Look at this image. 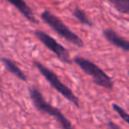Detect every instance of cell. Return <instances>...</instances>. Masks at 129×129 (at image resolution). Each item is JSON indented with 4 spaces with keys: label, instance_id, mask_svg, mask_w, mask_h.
<instances>
[{
    "label": "cell",
    "instance_id": "1",
    "mask_svg": "<svg viewBox=\"0 0 129 129\" xmlns=\"http://www.w3.org/2000/svg\"><path fill=\"white\" fill-rule=\"evenodd\" d=\"M28 94L35 108L44 114H48L53 117L57 120L58 125H60L61 129H76L72 125L70 120L63 114V112L58 108L54 107L53 105H51L50 103L45 100L43 94L40 92V90L37 88L32 86V85L29 86Z\"/></svg>",
    "mask_w": 129,
    "mask_h": 129
},
{
    "label": "cell",
    "instance_id": "2",
    "mask_svg": "<svg viewBox=\"0 0 129 129\" xmlns=\"http://www.w3.org/2000/svg\"><path fill=\"white\" fill-rule=\"evenodd\" d=\"M33 66L36 67V70L43 76V78L48 81L49 84L56 91L58 92L61 95H63L64 98L68 100L70 103H72L73 104H74L76 107H80V100L77 97V95L73 92V90L69 87H67V85L64 84L61 81L59 77L53 71L50 70L47 67H45L44 64H42L41 62L36 60L33 61Z\"/></svg>",
    "mask_w": 129,
    "mask_h": 129
},
{
    "label": "cell",
    "instance_id": "3",
    "mask_svg": "<svg viewBox=\"0 0 129 129\" xmlns=\"http://www.w3.org/2000/svg\"><path fill=\"white\" fill-rule=\"evenodd\" d=\"M73 61L87 75L92 78L94 83L96 84L97 86L107 88V89L113 88L114 83H113L112 79L93 61L81 57V56H75L73 58Z\"/></svg>",
    "mask_w": 129,
    "mask_h": 129
},
{
    "label": "cell",
    "instance_id": "4",
    "mask_svg": "<svg viewBox=\"0 0 129 129\" xmlns=\"http://www.w3.org/2000/svg\"><path fill=\"white\" fill-rule=\"evenodd\" d=\"M41 19L44 23H46L52 30H54L57 35L66 39L67 42H69L72 44L75 45L77 47L84 46V42L80 37L79 36L73 32L68 27H67L64 22L61 20L57 16L50 12L49 10H44L41 13Z\"/></svg>",
    "mask_w": 129,
    "mask_h": 129
},
{
    "label": "cell",
    "instance_id": "5",
    "mask_svg": "<svg viewBox=\"0 0 129 129\" xmlns=\"http://www.w3.org/2000/svg\"><path fill=\"white\" fill-rule=\"evenodd\" d=\"M35 36L47 49L53 52L59 60L66 64H72L73 60L71 59L69 51L62 44L56 41L52 36L39 29L35 31Z\"/></svg>",
    "mask_w": 129,
    "mask_h": 129
},
{
    "label": "cell",
    "instance_id": "6",
    "mask_svg": "<svg viewBox=\"0 0 129 129\" xmlns=\"http://www.w3.org/2000/svg\"><path fill=\"white\" fill-rule=\"evenodd\" d=\"M103 35H104L106 41H108L112 45L121 49L124 51H128L129 50V42L126 39H125L123 36H119L112 28H110V27L105 28L103 31Z\"/></svg>",
    "mask_w": 129,
    "mask_h": 129
},
{
    "label": "cell",
    "instance_id": "7",
    "mask_svg": "<svg viewBox=\"0 0 129 129\" xmlns=\"http://www.w3.org/2000/svg\"><path fill=\"white\" fill-rule=\"evenodd\" d=\"M6 1L13 6H14L29 22H31V23H36L37 22L31 7L28 6V5L24 0H6Z\"/></svg>",
    "mask_w": 129,
    "mask_h": 129
},
{
    "label": "cell",
    "instance_id": "8",
    "mask_svg": "<svg viewBox=\"0 0 129 129\" xmlns=\"http://www.w3.org/2000/svg\"><path fill=\"white\" fill-rule=\"evenodd\" d=\"M1 62L3 63L4 67H6V69L12 74L13 75H14L16 78H18L19 80L22 81H27V75L24 74V72L18 67V64L14 62L13 60H12L9 57H3L1 58Z\"/></svg>",
    "mask_w": 129,
    "mask_h": 129
},
{
    "label": "cell",
    "instance_id": "9",
    "mask_svg": "<svg viewBox=\"0 0 129 129\" xmlns=\"http://www.w3.org/2000/svg\"><path fill=\"white\" fill-rule=\"evenodd\" d=\"M72 14L81 24H82L84 26H88V27H93V23L90 20V19L86 14V13L83 10H81L80 7L74 8Z\"/></svg>",
    "mask_w": 129,
    "mask_h": 129
},
{
    "label": "cell",
    "instance_id": "10",
    "mask_svg": "<svg viewBox=\"0 0 129 129\" xmlns=\"http://www.w3.org/2000/svg\"><path fill=\"white\" fill-rule=\"evenodd\" d=\"M108 2L120 13L128 14L129 0H107Z\"/></svg>",
    "mask_w": 129,
    "mask_h": 129
},
{
    "label": "cell",
    "instance_id": "11",
    "mask_svg": "<svg viewBox=\"0 0 129 129\" xmlns=\"http://www.w3.org/2000/svg\"><path fill=\"white\" fill-rule=\"evenodd\" d=\"M112 109L114 110L115 111H116L117 113H118V115L120 117V118H122V119L124 120V121L125 122V123L128 124L129 123V116H128V113L126 112V111H125V110L123 109V108L121 107V106H119L118 104H112Z\"/></svg>",
    "mask_w": 129,
    "mask_h": 129
},
{
    "label": "cell",
    "instance_id": "12",
    "mask_svg": "<svg viewBox=\"0 0 129 129\" xmlns=\"http://www.w3.org/2000/svg\"><path fill=\"white\" fill-rule=\"evenodd\" d=\"M107 126L109 129H122L121 127H119L117 124H115L114 122L111 121V120L107 123Z\"/></svg>",
    "mask_w": 129,
    "mask_h": 129
},
{
    "label": "cell",
    "instance_id": "13",
    "mask_svg": "<svg viewBox=\"0 0 129 129\" xmlns=\"http://www.w3.org/2000/svg\"><path fill=\"white\" fill-rule=\"evenodd\" d=\"M0 90H1V87H0Z\"/></svg>",
    "mask_w": 129,
    "mask_h": 129
}]
</instances>
